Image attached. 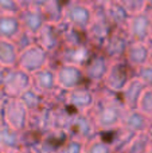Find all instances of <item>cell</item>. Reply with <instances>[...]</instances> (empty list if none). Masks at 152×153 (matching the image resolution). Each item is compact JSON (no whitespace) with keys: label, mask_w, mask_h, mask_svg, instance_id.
I'll use <instances>...</instances> for the list:
<instances>
[{"label":"cell","mask_w":152,"mask_h":153,"mask_svg":"<svg viewBox=\"0 0 152 153\" xmlns=\"http://www.w3.org/2000/svg\"><path fill=\"white\" fill-rule=\"evenodd\" d=\"M127 111L128 109L121 101L120 94L110 91L102 85L96 87V105L90 114L100 133L120 128Z\"/></svg>","instance_id":"obj_1"},{"label":"cell","mask_w":152,"mask_h":153,"mask_svg":"<svg viewBox=\"0 0 152 153\" xmlns=\"http://www.w3.org/2000/svg\"><path fill=\"white\" fill-rule=\"evenodd\" d=\"M113 30L115 26L108 18L105 7L94 4V16L85 32L89 45L94 50H101Z\"/></svg>","instance_id":"obj_2"},{"label":"cell","mask_w":152,"mask_h":153,"mask_svg":"<svg viewBox=\"0 0 152 153\" xmlns=\"http://www.w3.org/2000/svg\"><path fill=\"white\" fill-rule=\"evenodd\" d=\"M94 16L92 0H67L63 11V20L74 28L86 32Z\"/></svg>","instance_id":"obj_3"},{"label":"cell","mask_w":152,"mask_h":153,"mask_svg":"<svg viewBox=\"0 0 152 153\" xmlns=\"http://www.w3.org/2000/svg\"><path fill=\"white\" fill-rule=\"evenodd\" d=\"M32 86V74L20 67H5L0 90L5 98H20L26 90Z\"/></svg>","instance_id":"obj_4"},{"label":"cell","mask_w":152,"mask_h":153,"mask_svg":"<svg viewBox=\"0 0 152 153\" xmlns=\"http://www.w3.org/2000/svg\"><path fill=\"white\" fill-rule=\"evenodd\" d=\"M0 114L3 122L16 132L23 133L28 126L30 110L20 98H5Z\"/></svg>","instance_id":"obj_5"},{"label":"cell","mask_w":152,"mask_h":153,"mask_svg":"<svg viewBox=\"0 0 152 153\" xmlns=\"http://www.w3.org/2000/svg\"><path fill=\"white\" fill-rule=\"evenodd\" d=\"M51 62H53L51 54L47 53L42 46H39L35 42L34 45L20 50L18 67H20L22 70L30 73V74H34V73L42 70L43 67L51 65Z\"/></svg>","instance_id":"obj_6"},{"label":"cell","mask_w":152,"mask_h":153,"mask_svg":"<svg viewBox=\"0 0 152 153\" xmlns=\"http://www.w3.org/2000/svg\"><path fill=\"white\" fill-rule=\"evenodd\" d=\"M135 75V69H132L125 59H117L110 62L109 70L107 73L102 86L108 90L120 94L125 85L129 82V79Z\"/></svg>","instance_id":"obj_7"},{"label":"cell","mask_w":152,"mask_h":153,"mask_svg":"<svg viewBox=\"0 0 152 153\" xmlns=\"http://www.w3.org/2000/svg\"><path fill=\"white\" fill-rule=\"evenodd\" d=\"M65 103L75 113H90L96 105V87L86 83L66 91Z\"/></svg>","instance_id":"obj_8"},{"label":"cell","mask_w":152,"mask_h":153,"mask_svg":"<svg viewBox=\"0 0 152 153\" xmlns=\"http://www.w3.org/2000/svg\"><path fill=\"white\" fill-rule=\"evenodd\" d=\"M66 133L69 138L88 143L100 132L90 113H74L66 128Z\"/></svg>","instance_id":"obj_9"},{"label":"cell","mask_w":152,"mask_h":153,"mask_svg":"<svg viewBox=\"0 0 152 153\" xmlns=\"http://www.w3.org/2000/svg\"><path fill=\"white\" fill-rule=\"evenodd\" d=\"M55 74L58 87L65 91H70L77 87L86 85V76L83 67L72 63H58L55 65Z\"/></svg>","instance_id":"obj_10"},{"label":"cell","mask_w":152,"mask_h":153,"mask_svg":"<svg viewBox=\"0 0 152 153\" xmlns=\"http://www.w3.org/2000/svg\"><path fill=\"white\" fill-rule=\"evenodd\" d=\"M110 59L102 53L101 50H96L88 62L83 66V73L86 76L88 85L98 87L102 85L107 73L110 66Z\"/></svg>","instance_id":"obj_11"},{"label":"cell","mask_w":152,"mask_h":153,"mask_svg":"<svg viewBox=\"0 0 152 153\" xmlns=\"http://www.w3.org/2000/svg\"><path fill=\"white\" fill-rule=\"evenodd\" d=\"M127 32L132 42H145L152 40V12L145 10L144 12L131 15L127 24Z\"/></svg>","instance_id":"obj_12"},{"label":"cell","mask_w":152,"mask_h":153,"mask_svg":"<svg viewBox=\"0 0 152 153\" xmlns=\"http://www.w3.org/2000/svg\"><path fill=\"white\" fill-rule=\"evenodd\" d=\"M94 48L89 43L77 46H62V48L57 53V55L53 56L51 65L55 66L58 63H72L78 66H85V63L93 55Z\"/></svg>","instance_id":"obj_13"},{"label":"cell","mask_w":152,"mask_h":153,"mask_svg":"<svg viewBox=\"0 0 152 153\" xmlns=\"http://www.w3.org/2000/svg\"><path fill=\"white\" fill-rule=\"evenodd\" d=\"M35 40L39 46H42L47 53L51 54V56L57 55L59 50L63 46V38H62V24L58 23H47L43 26V28L38 32L35 36Z\"/></svg>","instance_id":"obj_14"},{"label":"cell","mask_w":152,"mask_h":153,"mask_svg":"<svg viewBox=\"0 0 152 153\" xmlns=\"http://www.w3.org/2000/svg\"><path fill=\"white\" fill-rule=\"evenodd\" d=\"M131 38H129L127 28H115L109 38L107 39L104 47L101 51L110 59V61H117L124 59L127 53V48L131 45Z\"/></svg>","instance_id":"obj_15"},{"label":"cell","mask_w":152,"mask_h":153,"mask_svg":"<svg viewBox=\"0 0 152 153\" xmlns=\"http://www.w3.org/2000/svg\"><path fill=\"white\" fill-rule=\"evenodd\" d=\"M27 129L43 136L48 130L54 129L53 124V105L46 102L43 106L30 111L28 118V126Z\"/></svg>","instance_id":"obj_16"},{"label":"cell","mask_w":152,"mask_h":153,"mask_svg":"<svg viewBox=\"0 0 152 153\" xmlns=\"http://www.w3.org/2000/svg\"><path fill=\"white\" fill-rule=\"evenodd\" d=\"M32 86L40 91L46 98L50 97L51 94L59 89L57 83V74H55V66L48 65L43 67L42 70L32 74Z\"/></svg>","instance_id":"obj_17"},{"label":"cell","mask_w":152,"mask_h":153,"mask_svg":"<svg viewBox=\"0 0 152 153\" xmlns=\"http://www.w3.org/2000/svg\"><path fill=\"white\" fill-rule=\"evenodd\" d=\"M18 15H19V19H20L23 30L27 31L28 34L34 35V36H37L38 32L47 23V19H46L45 13L37 5H32V7L26 8V10H20V12Z\"/></svg>","instance_id":"obj_18"},{"label":"cell","mask_w":152,"mask_h":153,"mask_svg":"<svg viewBox=\"0 0 152 153\" xmlns=\"http://www.w3.org/2000/svg\"><path fill=\"white\" fill-rule=\"evenodd\" d=\"M147 87V85L139 78V76L133 75L129 82L125 85V87L123 89V91L120 93V98L124 102V105L127 106V109H136L139 100L142 97L144 89Z\"/></svg>","instance_id":"obj_19"},{"label":"cell","mask_w":152,"mask_h":153,"mask_svg":"<svg viewBox=\"0 0 152 153\" xmlns=\"http://www.w3.org/2000/svg\"><path fill=\"white\" fill-rule=\"evenodd\" d=\"M124 59L132 69H139L140 66L150 62V45L145 42H131Z\"/></svg>","instance_id":"obj_20"},{"label":"cell","mask_w":152,"mask_h":153,"mask_svg":"<svg viewBox=\"0 0 152 153\" xmlns=\"http://www.w3.org/2000/svg\"><path fill=\"white\" fill-rule=\"evenodd\" d=\"M151 125H152V120L150 117L143 114L137 109H128L121 126H124L127 130H129L133 134H137V133L148 132Z\"/></svg>","instance_id":"obj_21"},{"label":"cell","mask_w":152,"mask_h":153,"mask_svg":"<svg viewBox=\"0 0 152 153\" xmlns=\"http://www.w3.org/2000/svg\"><path fill=\"white\" fill-rule=\"evenodd\" d=\"M23 31L18 13L0 12V39L15 40Z\"/></svg>","instance_id":"obj_22"},{"label":"cell","mask_w":152,"mask_h":153,"mask_svg":"<svg viewBox=\"0 0 152 153\" xmlns=\"http://www.w3.org/2000/svg\"><path fill=\"white\" fill-rule=\"evenodd\" d=\"M66 3L67 0H35L34 5L42 10L47 22L58 24L63 22V11Z\"/></svg>","instance_id":"obj_23"},{"label":"cell","mask_w":152,"mask_h":153,"mask_svg":"<svg viewBox=\"0 0 152 153\" xmlns=\"http://www.w3.org/2000/svg\"><path fill=\"white\" fill-rule=\"evenodd\" d=\"M22 148V133L0 122V153H8Z\"/></svg>","instance_id":"obj_24"},{"label":"cell","mask_w":152,"mask_h":153,"mask_svg":"<svg viewBox=\"0 0 152 153\" xmlns=\"http://www.w3.org/2000/svg\"><path fill=\"white\" fill-rule=\"evenodd\" d=\"M19 50L15 40L0 39V65L3 67H16L19 59Z\"/></svg>","instance_id":"obj_25"},{"label":"cell","mask_w":152,"mask_h":153,"mask_svg":"<svg viewBox=\"0 0 152 153\" xmlns=\"http://www.w3.org/2000/svg\"><path fill=\"white\" fill-rule=\"evenodd\" d=\"M110 144H112L113 149L116 153H123V151L125 149V146L129 144L131 138L133 137V133H131L129 130H127L124 126H120L117 129H113L110 132H105L101 133Z\"/></svg>","instance_id":"obj_26"},{"label":"cell","mask_w":152,"mask_h":153,"mask_svg":"<svg viewBox=\"0 0 152 153\" xmlns=\"http://www.w3.org/2000/svg\"><path fill=\"white\" fill-rule=\"evenodd\" d=\"M105 11H107L108 18H109V20L115 26V28H127V24H128V20L131 18V13L120 3L115 1L105 5Z\"/></svg>","instance_id":"obj_27"},{"label":"cell","mask_w":152,"mask_h":153,"mask_svg":"<svg viewBox=\"0 0 152 153\" xmlns=\"http://www.w3.org/2000/svg\"><path fill=\"white\" fill-rule=\"evenodd\" d=\"M73 111L66 103H59V105H53V124L54 129H63L66 130L70 120H72Z\"/></svg>","instance_id":"obj_28"},{"label":"cell","mask_w":152,"mask_h":153,"mask_svg":"<svg viewBox=\"0 0 152 153\" xmlns=\"http://www.w3.org/2000/svg\"><path fill=\"white\" fill-rule=\"evenodd\" d=\"M151 146H152V141L148 132L137 133L131 138V141L125 146L123 153H145Z\"/></svg>","instance_id":"obj_29"},{"label":"cell","mask_w":152,"mask_h":153,"mask_svg":"<svg viewBox=\"0 0 152 153\" xmlns=\"http://www.w3.org/2000/svg\"><path fill=\"white\" fill-rule=\"evenodd\" d=\"M85 153H116L112 144L98 133L85 144Z\"/></svg>","instance_id":"obj_30"},{"label":"cell","mask_w":152,"mask_h":153,"mask_svg":"<svg viewBox=\"0 0 152 153\" xmlns=\"http://www.w3.org/2000/svg\"><path fill=\"white\" fill-rule=\"evenodd\" d=\"M20 100L23 101V103L27 106V109H28L30 111L40 108V106H43L46 102H47L45 95H43L40 91H38L34 86H31L28 90H26V91L22 94Z\"/></svg>","instance_id":"obj_31"},{"label":"cell","mask_w":152,"mask_h":153,"mask_svg":"<svg viewBox=\"0 0 152 153\" xmlns=\"http://www.w3.org/2000/svg\"><path fill=\"white\" fill-rule=\"evenodd\" d=\"M136 109L152 120V86H147L144 89Z\"/></svg>","instance_id":"obj_32"},{"label":"cell","mask_w":152,"mask_h":153,"mask_svg":"<svg viewBox=\"0 0 152 153\" xmlns=\"http://www.w3.org/2000/svg\"><path fill=\"white\" fill-rule=\"evenodd\" d=\"M131 15H136V13L144 12L148 8L150 0H117Z\"/></svg>","instance_id":"obj_33"},{"label":"cell","mask_w":152,"mask_h":153,"mask_svg":"<svg viewBox=\"0 0 152 153\" xmlns=\"http://www.w3.org/2000/svg\"><path fill=\"white\" fill-rule=\"evenodd\" d=\"M85 144L86 143H83V141L69 138L63 145L55 149L54 153H85Z\"/></svg>","instance_id":"obj_34"},{"label":"cell","mask_w":152,"mask_h":153,"mask_svg":"<svg viewBox=\"0 0 152 153\" xmlns=\"http://www.w3.org/2000/svg\"><path fill=\"white\" fill-rule=\"evenodd\" d=\"M135 75L139 76L147 86H152V63L148 62V63L140 66L139 69L135 70Z\"/></svg>","instance_id":"obj_35"},{"label":"cell","mask_w":152,"mask_h":153,"mask_svg":"<svg viewBox=\"0 0 152 153\" xmlns=\"http://www.w3.org/2000/svg\"><path fill=\"white\" fill-rule=\"evenodd\" d=\"M35 42H37V40H35L34 35L28 34V32L24 31V30L18 35V38L15 39V43L18 45L19 50H23V48H26V47H28V46L34 45Z\"/></svg>","instance_id":"obj_36"},{"label":"cell","mask_w":152,"mask_h":153,"mask_svg":"<svg viewBox=\"0 0 152 153\" xmlns=\"http://www.w3.org/2000/svg\"><path fill=\"white\" fill-rule=\"evenodd\" d=\"M0 12H10V13H19V8L16 0H0Z\"/></svg>","instance_id":"obj_37"},{"label":"cell","mask_w":152,"mask_h":153,"mask_svg":"<svg viewBox=\"0 0 152 153\" xmlns=\"http://www.w3.org/2000/svg\"><path fill=\"white\" fill-rule=\"evenodd\" d=\"M16 3H18L20 10H26V8H30L34 5L35 0H16Z\"/></svg>","instance_id":"obj_38"},{"label":"cell","mask_w":152,"mask_h":153,"mask_svg":"<svg viewBox=\"0 0 152 153\" xmlns=\"http://www.w3.org/2000/svg\"><path fill=\"white\" fill-rule=\"evenodd\" d=\"M115 1H117V0H92V3H93V4L102 5V7H105V5L110 4V3H115Z\"/></svg>","instance_id":"obj_39"},{"label":"cell","mask_w":152,"mask_h":153,"mask_svg":"<svg viewBox=\"0 0 152 153\" xmlns=\"http://www.w3.org/2000/svg\"><path fill=\"white\" fill-rule=\"evenodd\" d=\"M4 101H5V95L3 94V91L0 90V113H1V109H3V105H4ZM1 116V114H0Z\"/></svg>","instance_id":"obj_40"},{"label":"cell","mask_w":152,"mask_h":153,"mask_svg":"<svg viewBox=\"0 0 152 153\" xmlns=\"http://www.w3.org/2000/svg\"><path fill=\"white\" fill-rule=\"evenodd\" d=\"M148 45H150V62L152 63V40L148 43Z\"/></svg>","instance_id":"obj_41"},{"label":"cell","mask_w":152,"mask_h":153,"mask_svg":"<svg viewBox=\"0 0 152 153\" xmlns=\"http://www.w3.org/2000/svg\"><path fill=\"white\" fill-rule=\"evenodd\" d=\"M148 134H150L151 141H152V125H151V128H150V129H148Z\"/></svg>","instance_id":"obj_42"},{"label":"cell","mask_w":152,"mask_h":153,"mask_svg":"<svg viewBox=\"0 0 152 153\" xmlns=\"http://www.w3.org/2000/svg\"><path fill=\"white\" fill-rule=\"evenodd\" d=\"M148 8H150V10H152V0H150V4H148Z\"/></svg>","instance_id":"obj_43"},{"label":"cell","mask_w":152,"mask_h":153,"mask_svg":"<svg viewBox=\"0 0 152 153\" xmlns=\"http://www.w3.org/2000/svg\"><path fill=\"white\" fill-rule=\"evenodd\" d=\"M145 153H152V146H151V148H150V149H148V151H147V152H145Z\"/></svg>","instance_id":"obj_44"},{"label":"cell","mask_w":152,"mask_h":153,"mask_svg":"<svg viewBox=\"0 0 152 153\" xmlns=\"http://www.w3.org/2000/svg\"><path fill=\"white\" fill-rule=\"evenodd\" d=\"M1 69H3V66H1V65H0V71H1Z\"/></svg>","instance_id":"obj_45"},{"label":"cell","mask_w":152,"mask_h":153,"mask_svg":"<svg viewBox=\"0 0 152 153\" xmlns=\"http://www.w3.org/2000/svg\"><path fill=\"white\" fill-rule=\"evenodd\" d=\"M3 121V120H1V116H0V122H1Z\"/></svg>","instance_id":"obj_46"}]
</instances>
